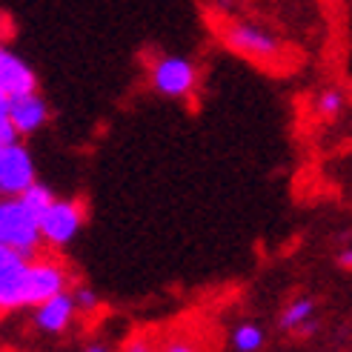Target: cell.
<instances>
[{
  "mask_svg": "<svg viewBox=\"0 0 352 352\" xmlns=\"http://www.w3.org/2000/svg\"><path fill=\"white\" fill-rule=\"evenodd\" d=\"M223 43L232 52H238V55L261 60V63H272L284 52V46H280L275 34H270L267 29H261L255 23H243V21H232L223 26Z\"/></svg>",
  "mask_w": 352,
  "mask_h": 352,
  "instance_id": "2",
  "label": "cell"
},
{
  "mask_svg": "<svg viewBox=\"0 0 352 352\" xmlns=\"http://www.w3.org/2000/svg\"><path fill=\"white\" fill-rule=\"evenodd\" d=\"M315 107H318V112L324 118H336L341 112V107H344V98H341L338 89H327V92H321V98H318Z\"/></svg>",
  "mask_w": 352,
  "mask_h": 352,
  "instance_id": "16",
  "label": "cell"
},
{
  "mask_svg": "<svg viewBox=\"0 0 352 352\" xmlns=\"http://www.w3.org/2000/svg\"><path fill=\"white\" fill-rule=\"evenodd\" d=\"M341 267H352V250H346V252H341Z\"/></svg>",
  "mask_w": 352,
  "mask_h": 352,
  "instance_id": "19",
  "label": "cell"
},
{
  "mask_svg": "<svg viewBox=\"0 0 352 352\" xmlns=\"http://www.w3.org/2000/svg\"><path fill=\"white\" fill-rule=\"evenodd\" d=\"M34 181H38L34 161L21 140L0 146V198L23 195Z\"/></svg>",
  "mask_w": 352,
  "mask_h": 352,
  "instance_id": "4",
  "label": "cell"
},
{
  "mask_svg": "<svg viewBox=\"0 0 352 352\" xmlns=\"http://www.w3.org/2000/svg\"><path fill=\"white\" fill-rule=\"evenodd\" d=\"M0 243L23 252L26 258H38L43 235L41 218L23 204V198H0Z\"/></svg>",
  "mask_w": 352,
  "mask_h": 352,
  "instance_id": "1",
  "label": "cell"
},
{
  "mask_svg": "<svg viewBox=\"0 0 352 352\" xmlns=\"http://www.w3.org/2000/svg\"><path fill=\"white\" fill-rule=\"evenodd\" d=\"M69 284V272L66 267L55 261H41L32 258L26 275H23V307H38L43 304L46 298L63 292Z\"/></svg>",
  "mask_w": 352,
  "mask_h": 352,
  "instance_id": "6",
  "label": "cell"
},
{
  "mask_svg": "<svg viewBox=\"0 0 352 352\" xmlns=\"http://www.w3.org/2000/svg\"><path fill=\"white\" fill-rule=\"evenodd\" d=\"M72 298H75V307H78L80 315H92L100 307V298L89 287H75L72 289Z\"/></svg>",
  "mask_w": 352,
  "mask_h": 352,
  "instance_id": "15",
  "label": "cell"
},
{
  "mask_svg": "<svg viewBox=\"0 0 352 352\" xmlns=\"http://www.w3.org/2000/svg\"><path fill=\"white\" fill-rule=\"evenodd\" d=\"M29 261L23 252L0 243V312L23 309V275Z\"/></svg>",
  "mask_w": 352,
  "mask_h": 352,
  "instance_id": "7",
  "label": "cell"
},
{
  "mask_svg": "<svg viewBox=\"0 0 352 352\" xmlns=\"http://www.w3.org/2000/svg\"><path fill=\"white\" fill-rule=\"evenodd\" d=\"M83 352H112V349H109V346H103V344H89Z\"/></svg>",
  "mask_w": 352,
  "mask_h": 352,
  "instance_id": "20",
  "label": "cell"
},
{
  "mask_svg": "<svg viewBox=\"0 0 352 352\" xmlns=\"http://www.w3.org/2000/svg\"><path fill=\"white\" fill-rule=\"evenodd\" d=\"M9 118L14 123L17 135H34L38 129L46 126L49 120V107L41 98V92H26V95H14L9 98Z\"/></svg>",
  "mask_w": 352,
  "mask_h": 352,
  "instance_id": "10",
  "label": "cell"
},
{
  "mask_svg": "<svg viewBox=\"0 0 352 352\" xmlns=\"http://www.w3.org/2000/svg\"><path fill=\"white\" fill-rule=\"evenodd\" d=\"M120 352H155V346L149 344V338H144V336H135V338H129L126 344L120 346Z\"/></svg>",
  "mask_w": 352,
  "mask_h": 352,
  "instance_id": "17",
  "label": "cell"
},
{
  "mask_svg": "<svg viewBox=\"0 0 352 352\" xmlns=\"http://www.w3.org/2000/svg\"><path fill=\"white\" fill-rule=\"evenodd\" d=\"M21 198H23V204L32 209V212L41 218V215L46 212V209H49L52 204H55V192H52L46 184H38V181H34Z\"/></svg>",
  "mask_w": 352,
  "mask_h": 352,
  "instance_id": "13",
  "label": "cell"
},
{
  "mask_svg": "<svg viewBox=\"0 0 352 352\" xmlns=\"http://www.w3.org/2000/svg\"><path fill=\"white\" fill-rule=\"evenodd\" d=\"M26 92H38V75H34V69L23 58H17L14 52L0 46V95L14 98Z\"/></svg>",
  "mask_w": 352,
  "mask_h": 352,
  "instance_id": "9",
  "label": "cell"
},
{
  "mask_svg": "<svg viewBox=\"0 0 352 352\" xmlns=\"http://www.w3.org/2000/svg\"><path fill=\"white\" fill-rule=\"evenodd\" d=\"M263 346V329L258 324H238L232 329V349L235 352H258Z\"/></svg>",
  "mask_w": 352,
  "mask_h": 352,
  "instance_id": "12",
  "label": "cell"
},
{
  "mask_svg": "<svg viewBox=\"0 0 352 352\" xmlns=\"http://www.w3.org/2000/svg\"><path fill=\"white\" fill-rule=\"evenodd\" d=\"M149 80H152V89L164 98H189L198 86V69L186 58L164 55L152 63Z\"/></svg>",
  "mask_w": 352,
  "mask_h": 352,
  "instance_id": "3",
  "label": "cell"
},
{
  "mask_svg": "<svg viewBox=\"0 0 352 352\" xmlns=\"http://www.w3.org/2000/svg\"><path fill=\"white\" fill-rule=\"evenodd\" d=\"M17 138H21V135H17L14 123L9 118V98L0 95V146H3V144H14Z\"/></svg>",
  "mask_w": 352,
  "mask_h": 352,
  "instance_id": "14",
  "label": "cell"
},
{
  "mask_svg": "<svg viewBox=\"0 0 352 352\" xmlns=\"http://www.w3.org/2000/svg\"><path fill=\"white\" fill-rule=\"evenodd\" d=\"M3 98H6V95H3Z\"/></svg>",
  "mask_w": 352,
  "mask_h": 352,
  "instance_id": "21",
  "label": "cell"
},
{
  "mask_svg": "<svg viewBox=\"0 0 352 352\" xmlns=\"http://www.w3.org/2000/svg\"><path fill=\"white\" fill-rule=\"evenodd\" d=\"M312 312H315V304L309 298H298V301H292L284 312H280V327L289 329V332H298V336H309L315 329Z\"/></svg>",
  "mask_w": 352,
  "mask_h": 352,
  "instance_id": "11",
  "label": "cell"
},
{
  "mask_svg": "<svg viewBox=\"0 0 352 352\" xmlns=\"http://www.w3.org/2000/svg\"><path fill=\"white\" fill-rule=\"evenodd\" d=\"M86 209L80 201H58L41 215V235L49 246H69L83 230Z\"/></svg>",
  "mask_w": 352,
  "mask_h": 352,
  "instance_id": "5",
  "label": "cell"
},
{
  "mask_svg": "<svg viewBox=\"0 0 352 352\" xmlns=\"http://www.w3.org/2000/svg\"><path fill=\"white\" fill-rule=\"evenodd\" d=\"M164 352H201L198 346H192L189 341H175V344H169Z\"/></svg>",
  "mask_w": 352,
  "mask_h": 352,
  "instance_id": "18",
  "label": "cell"
},
{
  "mask_svg": "<svg viewBox=\"0 0 352 352\" xmlns=\"http://www.w3.org/2000/svg\"><path fill=\"white\" fill-rule=\"evenodd\" d=\"M78 315V307H75V298H72V289H63L58 295L46 298L43 304L34 307V315H32V324L38 332H46V336H60V332L69 329V324L75 321Z\"/></svg>",
  "mask_w": 352,
  "mask_h": 352,
  "instance_id": "8",
  "label": "cell"
}]
</instances>
